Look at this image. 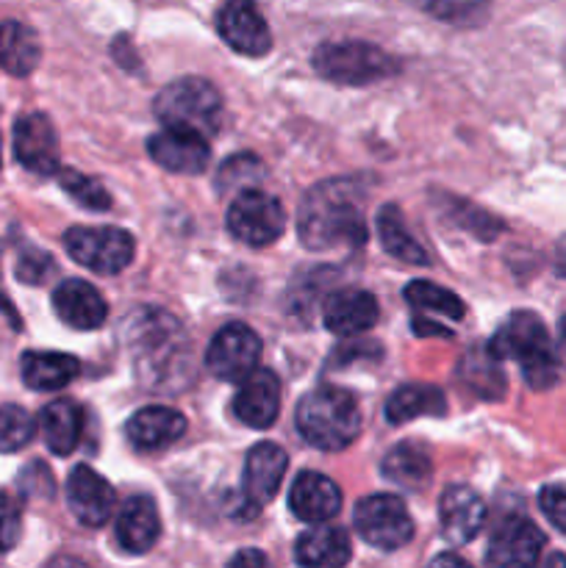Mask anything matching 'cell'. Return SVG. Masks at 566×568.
Wrapping results in <instances>:
<instances>
[{"instance_id": "cell-1", "label": "cell", "mask_w": 566, "mask_h": 568, "mask_svg": "<svg viewBox=\"0 0 566 568\" xmlns=\"http://www.w3.org/2000/svg\"><path fill=\"white\" fill-rule=\"evenodd\" d=\"M122 342L137 381L150 392H183L192 383V344L172 314L161 308H142L122 327Z\"/></svg>"}, {"instance_id": "cell-47", "label": "cell", "mask_w": 566, "mask_h": 568, "mask_svg": "<svg viewBox=\"0 0 566 568\" xmlns=\"http://www.w3.org/2000/svg\"><path fill=\"white\" fill-rule=\"evenodd\" d=\"M542 568H566V555H560V552H549L547 558H544Z\"/></svg>"}, {"instance_id": "cell-45", "label": "cell", "mask_w": 566, "mask_h": 568, "mask_svg": "<svg viewBox=\"0 0 566 568\" xmlns=\"http://www.w3.org/2000/svg\"><path fill=\"white\" fill-rule=\"evenodd\" d=\"M0 314H6V316H9V322H11V325H14V327H20V316L14 314V305H11V300L6 297V294H3V288H0Z\"/></svg>"}, {"instance_id": "cell-42", "label": "cell", "mask_w": 566, "mask_h": 568, "mask_svg": "<svg viewBox=\"0 0 566 568\" xmlns=\"http://www.w3.org/2000/svg\"><path fill=\"white\" fill-rule=\"evenodd\" d=\"M427 568H472V566L466 564V560H461L458 555L444 552V555H438V558H433L431 566H427Z\"/></svg>"}, {"instance_id": "cell-14", "label": "cell", "mask_w": 566, "mask_h": 568, "mask_svg": "<svg viewBox=\"0 0 566 568\" xmlns=\"http://www.w3.org/2000/svg\"><path fill=\"white\" fill-rule=\"evenodd\" d=\"M148 153L161 170L178 175H200L211 161L209 139L186 128H164L148 139Z\"/></svg>"}, {"instance_id": "cell-9", "label": "cell", "mask_w": 566, "mask_h": 568, "mask_svg": "<svg viewBox=\"0 0 566 568\" xmlns=\"http://www.w3.org/2000/svg\"><path fill=\"white\" fill-rule=\"evenodd\" d=\"M225 222L236 242L247 244V247H270L286 227V211L272 194L261 192V189H247L233 197Z\"/></svg>"}, {"instance_id": "cell-15", "label": "cell", "mask_w": 566, "mask_h": 568, "mask_svg": "<svg viewBox=\"0 0 566 568\" xmlns=\"http://www.w3.org/2000/svg\"><path fill=\"white\" fill-rule=\"evenodd\" d=\"M14 159L33 175H55L59 166V139L48 114H22L14 122Z\"/></svg>"}, {"instance_id": "cell-17", "label": "cell", "mask_w": 566, "mask_h": 568, "mask_svg": "<svg viewBox=\"0 0 566 568\" xmlns=\"http://www.w3.org/2000/svg\"><path fill=\"white\" fill-rule=\"evenodd\" d=\"M483 519H486V505L481 494L472 491L469 486H449L444 488L438 499V525L442 536L455 547H464L481 532Z\"/></svg>"}, {"instance_id": "cell-40", "label": "cell", "mask_w": 566, "mask_h": 568, "mask_svg": "<svg viewBox=\"0 0 566 568\" xmlns=\"http://www.w3.org/2000/svg\"><path fill=\"white\" fill-rule=\"evenodd\" d=\"M50 270H53V258L48 253H39V250H28L17 261V277L22 283H42Z\"/></svg>"}, {"instance_id": "cell-5", "label": "cell", "mask_w": 566, "mask_h": 568, "mask_svg": "<svg viewBox=\"0 0 566 568\" xmlns=\"http://www.w3.org/2000/svg\"><path fill=\"white\" fill-rule=\"evenodd\" d=\"M311 64L316 75L338 87H370L400 72V61L392 53L364 39L322 42L311 55Z\"/></svg>"}, {"instance_id": "cell-10", "label": "cell", "mask_w": 566, "mask_h": 568, "mask_svg": "<svg viewBox=\"0 0 566 568\" xmlns=\"http://www.w3.org/2000/svg\"><path fill=\"white\" fill-rule=\"evenodd\" d=\"M289 458L277 444L261 442L255 444L244 460L242 497H239V519H253L266 503L281 491L283 475H286Z\"/></svg>"}, {"instance_id": "cell-35", "label": "cell", "mask_w": 566, "mask_h": 568, "mask_svg": "<svg viewBox=\"0 0 566 568\" xmlns=\"http://www.w3.org/2000/svg\"><path fill=\"white\" fill-rule=\"evenodd\" d=\"M37 433V422L20 405H0V455L28 447Z\"/></svg>"}, {"instance_id": "cell-39", "label": "cell", "mask_w": 566, "mask_h": 568, "mask_svg": "<svg viewBox=\"0 0 566 568\" xmlns=\"http://www.w3.org/2000/svg\"><path fill=\"white\" fill-rule=\"evenodd\" d=\"M538 508L547 516L549 525L566 536V486H544L538 494Z\"/></svg>"}, {"instance_id": "cell-46", "label": "cell", "mask_w": 566, "mask_h": 568, "mask_svg": "<svg viewBox=\"0 0 566 568\" xmlns=\"http://www.w3.org/2000/svg\"><path fill=\"white\" fill-rule=\"evenodd\" d=\"M42 568H89V566H83L81 560H75V558H53L48 566H42Z\"/></svg>"}, {"instance_id": "cell-2", "label": "cell", "mask_w": 566, "mask_h": 568, "mask_svg": "<svg viewBox=\"0 0 566 568\" xmlns=\"http://www.w3.org/2000/svg\"><path fill=\"white\" fill-rule=\"evenodd\" d=\"M297 236L314 253L361 247L366 242V222L355 181L333 178L311 186L300 203Z\"/></svg>"}, {"instance_id": "cell-7", "label": "cell", "mask_w": 566, "mask_h": 568, "mask_svg": "<svg viewBox=\"0 0 566 568\" xmlns=\"http://www.w3.org/2000/svg\"><path fill=\"white\" fill-rule=\"evenodd\" d=\"M64 247L72 261L98 275H117L133 261L137 244L122 227H70L64 233Z\"/></svg>"}, {"instance_id": "cell-18", "label": "cell", "mask_w": 566, "mask_h": 568, "mask_svg": "<svg viewBox=\"0 0 566 568\" xmlns=\"http://www.w3.org/2000/svg\"><path fill=\"white\" fill-rule=\"evenodd\" d=\"M281 410V381L275 372L255 369L244 383H239L236 399H233V414L239 422L253 430L272 427Z\"/></svg>"}, {"instance_id": "cell-32", "label": "cell", "mask_w": 566, "mask_h": 568, "mask_svg": "<svg viewBox=\"0 0 566 568\" xmlns=\"http://www.w3.org/2000/svg\"><path fill=\"white\" fill-rule=\"evenodd\" d=\"M422 14L455 28H477L492 14V0H411Z\"/></svg>"}, {"instance_id": "cell-20", "label": "cell", "mask_w": 566, "mask_h": 568, "mask_svg": "<svg viewBox=\"0 0 566 568\" xmlns=\"http://www.w3.org/2000/svg\"><path fill=\"white\" fill-rule=\"evenodd\" d=\"M186 433V419L181 410L166 405H148L128 419L125 436L139 453H159L175 444Z\"/></svg>"}, {"instance_id": "cell-34", "label": "cell", "mask_w": 566, "mask_h": 568, "mask_svg": "<svg viewBox=\"0 0 566 568\" xmlns=\"http://www.w3.org/2000/svg\"><path fill=\"white\" fill-rule=\"evenodd\" d=\"M264 178V164L253 153H236L220 166L216 172V192L220 194H242L253 189Z\"/></svg>"}, {"instance_id": "cell-12", "label": "cell", "mask_w": 566, "mask_h": 568, "mask_svg": "<svg viewBox=\"0 0 566 568\" xmlns=\"http://www.w3.org/2000/svg\"><path fill=\"white\" fill-rule=\"evenodd\" d=\"M261 358V338L242 322L225 325L211 338L205 366L214 377L225 383H244L255 369Z\"/></svg>"}, {"instance_id": "cell-19", "label": "cell", "mask_w": 566, "mask_h": 568, "mask_svg": "<svg viewBox=\"0 0 566 568\" xmlns=\"http://www.w3.org/2000/svg\"><path fill=\"white\" fill-rule=\"evenodd\" d=\"M325 327L336 336L353 338L372 331L377 322V300L364 288H338L322 305Z\"/></svg>"}, {"instance_id": "cell-50", "label": "cell", "mask_w": 566, "mask_h": 568, "mask_svg": "<svg viewBox=\"0 0 566 568\" xmlns=\"http://www.w3.org/2000/svg\"><path fill=\"white\" fill-rule=\"evenodd\" d=\"M564 64H566V53H564Z\"/></svg>"}, {"instance_id": "cell-4", "label": "cell", "mask_w": 566, "mask_h": 568, "mask_svg": "<svg viewBox=\"0 0 566 568\" xmlns=\"http://www.w3.org/2000/svg\"><path fill=\"white\" fill-rule=\"evenodd\" d=\"M297 430L311 447L322 453H338L350 447L361 433V408L344 388L320 386L297 403Z\"/></svg>"}, {"instance_id": "cell-8", "label": "cell", "mask_w": 566, "mask_h": 568, "mask_svg": "<svg viewBox=\"0 0 566 568\" xmlns=\"http://www.w3.org/2000/svg\"><path fill=\"white\" fill-rule=\"evenodd\" d=\"M353 525L370 547L383 552H394L414 538L408 508L394 494H372L361 499L353 510Z\"/></svg>"}, {"instance_id": "cell-44", "label": "cell", "mask_w": 566, "mask_h": 568, "mask_svg": "<svg viewBox=\"0 0 566 568\" xmlns=\"http://www.w3.org/2000/svg\"><path fill=\"white\" fill-rule=\"evenodd\" d=\"M555 272H558L560 277H566V236L560 239L558 247H555Z\"/></svg>"}, {"instance_id": "cell-23", "label": "cell", "mask_w": 566, "mask_h": 568, "mask_svg": "<svg viewBox=\"0 0 566 568\" xmlns=\"http://www.w3.org/2000/svg\"><path fill=\"white\" fill-rule=\"evenodd\" d=\"M117 541L125 552L144 555L155 547L161 536L159 508L150 497H131L117 516Z\"/></svg>"}, {"instance_id": "cell-26", "label": "cell", "mask_w": 566, "mask_h": 568, "mask_svg": "<svg viewBox=\"0 0 566 568\" xmlns=\"http://www.w3.org/2000/svg\"><path fill=\"white\" fill-rule=\"evenodd\" d=\"M22 383L31 392H61L81 372V361L67 353H26L20 358Z\"/></svg>"}, {"instance_id": "cell-29", "label": "cell", "mask_w": 566, "mask_h": 568, "mask_svg": "<svg viewBox=\"0 0 566 568\" xmlns=\"http://www.w3.org/2000/svg\"><path fill=\"white\" fill-rule=\"evenodd\" d=\"M447 414V399L438 388L422 386H400L386 399V422L388 425H405V422L416 419V416H444Z\"/></svg>"}, {"instance_id": "cell-38", "label": "cell", "mask_w": 566, "mask_h": 568, "mask_svg": "<svg viewBox=\"0 0 566 568\" xmlns=\"http://www.w3.org/2000/svg\"><path fill=\"white\" fill-rule=\"evenodd\" d=\"M20 530H22L20 505H17L9 494L0 491V552L14 549V544L20 541Z\"/></svg>"}, {"instance_id": "cell-30", "label": "cell", "mask_w": 566, "mask_h": 568, "mask_svg": "<svg viewBox=\"0 0 566 568\" xmlns=\"http://www.w3.org/2000/svg\"><path fill=\"white\" fill-rule=\"evenodd\" d=\"M375 227H377V239H381L383 250H386L392 258L403 261V264H411V266L427 264V253L408 233V227H405V220H403V211H400L397 205H383L375 216Z\"/></svg>"}, {"instance_id": "cell-48", "label": "cell", "mask_w": 566, "mask_h": 568, "mask_svg": "<svg viewBox=\"0 0 566 568\" xmlns=\"http://www.w3.org/2000/svg\"><path fill=\"white\" fill-rule=\"evenodd\" d=\"M558 342H560V347L566 349V314L560 316V322H558Z\"/></svg>"}, {"instance_id": "cell-24", "label": "cell", "mask_w": 566, "mask_h": 568, "mask_svg": "<svg viewBox=\"0 0 566 568\" xmlns=\"http://www.w3.org/2000/svg\"><path fill=\"white\" fill-rule=\"evenodd\" d=\"M42 61V42L39 33L22 20H0V70L9 75L26 78Z\"/></svg>"}, {"instance_id": "cell-37", "label": "cell", "mask_w": 566, "mask_h": 568, "mask_svg": "<svg viewBox=\"0 0 566 568\" xmlns=\"http://www.w3.org/2000/svg\"><path fill=\"white\" fill-rule=\"evenodd\" d=\"M449 216H453L461 227H466V231L475 233L477 239H483V242H492L494 236H499V233L505 231V225L497 220V216L486 214V211L475 209V205L464 203V200H453Z\"/></svg>"}, {"instance_id": "cell-31", "label": "cell", "mask_w": 566, "mask_h": 568, "mask_svg": "<svg viewBox=\"0 0 566 568\" xmlns=\"http://www.w3.org/2000/svg\"><path fill=\"white\" fill-rule=\"evenodd\" d=\"M458 377L481 399H499L508 388V381L499 369V361L492 358L486 347H472L466 353V358L458 364Z\"/></svg>"}, {"instance_id": "cell-49", "label": "cell", "mask_w": 566, "mask_h": 568, "mask_svg": "<svg viewBox=\"0 0 566 568\" xmlns=\"http://www.w3.org/2000/svg\"><path fill=\"white\" fill-rule=\"evenodd\" d=\"M0 166H3V144H0Z\"/></svg>"}, {"instance_id": "cell-36", "label": "cell", "mask_w": 566, "mask_h": 568, "mask_svg": "<svg viewBox=\"0 0 566 568\" xmlns=\"http://www.w3.org/2000/svg\"><path fill=\"white\" fill-rule=\"evenodd\" d=\"M55 178H59V186L64 189L78 205H83V209L89 211L111 209L109 192H105L92 175H83V172H75V170H59L55 172Z\"/></svg>"}, {"instance_id": "cell-3", "label": "cell", "mask_w": 566, "mask_h": 568, "mask_svg": "<svg viewBox=\"0 0 566 568\" xmlns=\"http://www.w3.org/2000/svg\"><path fill=\"white\" fill-rule=\"evenodd\" d=\"M488 353L497 361H516L533 392H547L564 375L547 325L533 311H514L488 342Z\"/></svg>"}, {"instance_id": "cell-28", "label": "cell", "mask_w": 566, "mask_h": 568, "mask_svg": "<svg viewBox=\"0 0 566 568\" xmlns=\"http://www.w3.org/2000/svg\"><path fill=\"white\" fill-rule=\"evenodd\" d=\"M383 477L403 491H425L433 480V460L427 449L416 444H397L383 458Z\"/></svg>"}, {"instance_id": "cell-6", "label": "cell", "mask_w": 566, "mask_h": 568, "mask_svg": "<svg viewBox=\"0 0 566 568\" xmlns=\"http://www.w3.org/2000/svg\"><path fill=\"white\" fill-rule=\"evenodd\" d=\"M153 111L164 122V128H186L200 136H211V133L220 131L222 94L205 78L186 75L166 83L155 94Z\"/></svg>"}, {"instance_id": "cell-22", "label": "cell", "mask_w": 566, "mask_h": 568, "mask_svg": "<svg viewBox=\"0 0 566 568\" xmlns=\"http://www.w3.org/2000/svg\"><path fill=\"white\" fill-rule=\"evenodd\" d=\"M289 508L300 521L322 525L342 510V491L331 477L320 471H303L289 491Z\"/></svg>"}, {"instance_id": "cell-43", "label": "cell", "mask_w": 566, "mask_h": 568, "mask_svg": "<svg viewBox=\"0 0 566 568\" xmlns=\"http://www.w3.org/2000/svg\"><path fill=\"white\" fill-rule=\"evenodd\" d=\"M414 333H420V336H449L447 327L442 325H433V322H414Z\"/></svg>"}, {"instance_id": "cell-16", "label": "cell", "mask_w": 566, "mask_h": 568, "mask_svg": "<svg viewBox=\"0 0 566 568\" xmlns=\"http://www.w3.org/2000/svg\"><path fill=\"white\" fill-rule=\"evenodd\" d=\"M67 505L72 516L87 527H103L114 514V488L89 466H75L67 477Z\"/></svg>"}, {"instance_id": "cell-33", "label": "cell", "mask_w": 566, "mask_h": 568, "mask_svg": "<svg viewBox=\"0 0 566 568\" xmlns=\"http://www.w3.org/2000/svg\"><path fill=\"white\" fill-rule=\"evenodd\" d=\"M403 294L414 308L431 311V314L447 316V320H461L466 311L464 303H461L449 288L436 286V283L431 281H411Z\"/></svg>"}, {"instance_id": "cell-25", "label": "cell", "mask_w": 566, "mask_h": 568, "mask_svg": "<svg viewBox=\"0 0 566 568\" xmlns=\"http://www.w3.org/2000/svg\"><path fill=\"white\" fill-rule=\"evenodd\" d=\"M300 568H344L350 564V538L342 527H314L294 544Z\"/></svg>"}, {"instance_id": "cell-11", "label": "cell", "mask_w": 566, "mask_h": 568, "mask_svg": "<svg viewBox=\"0 0 566 568\" xmlns=\"http://www.w3.org/2000/svg\"><path fill=\"white\" fill-rule=\"evenodd\" d=\"M216 33L239 55L261 59L272 50V31L255 0H222L214 14Z\"/></svg>"}, {"instance_id": "cell-13", "label": "cell", "mask_w": 566, "mask_h": 568, "mask_svg": "<svg viewBox=\"0 0 566 568\" xmlns=\"http://www.w3.org/2000/svg\"><path fill=\"white\" fill-rule=\"evenodd\" d=\"M544 552V532L525 516H508L488 541V564L494 568H536Z\"/></svg>"}, {"instance_id": "cell-41", "label": "cell", "mask_w": 566, "mask_h": 568, "mask_svg": "<svg viewBox=\"0 0 566 568\" xmlns=\"http://www.w3.org/2000/svg\"><path fill=\"white\" fill-rule=\"evenodd\" d=\"M228 568H275V566H272L270 558H266L264 552H259V549H242V552L233 555Z\"/></svg>"}, {"instance_id": "cell-21", "label": "cell", "mask_w": 566, "mask_h": 568, "mask_svg": "<svg viewBox=\"0 0 566 568\" xmlns=\"http://www.w3.org/2000/svg\"><path fill=\"white\" fill-rule=\"evenodd\" d=\"M53 311L72 331H98L109 314L98 288L87 281H78V277H70V281L55 286Z\"/></svg>"}, {"instance_id": "cell-27", "label": "cell", "mask_w": 566, "mask_h": 568, "mask_svg": "<svg viewBox=\"0 0 566 568\" xmlns=\"http://www.w3.org/2000/svg\"><path fill=\"white\" fill-rule=\"evenodd\" d=\"M39 430H42L44 444L53 455H70L81 444L83 433V414L70 399H55L44 405L39 414Z\"/></svg>"}]
</instances>
